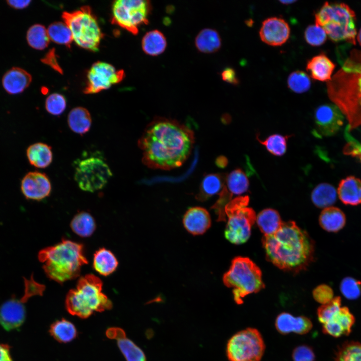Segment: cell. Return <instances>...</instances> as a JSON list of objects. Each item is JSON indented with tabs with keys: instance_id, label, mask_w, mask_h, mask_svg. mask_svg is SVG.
<instances>
[{
	"instance_id": "obj_1",
	"label": "cell",
	"mask_w": 361,
	"mask_h": 361,
	"mask_svg": "<svg viewBox=\"0 0 361 361\" xmlns=\"http://www.w3.org/2000/svg\"><path fill=\"white\" fill-rule=\"evenodd\" d=\"M194 142V132L188 126L158 117L147 125L137 144L143 164L151 168L169 170L184 163Z\"/></svg>"
},
{
	"instance_id": "obj_2",
	"label": "cell",
	"mask_w": 361,
	"mask_h": 361,
	"mask_svg": "<svg viewBox=\"0 0 361 361\" xmlns=\"http://www.w3.org/2000/svg\"><path fill=\"white\" fill-rule=\"evenodd\" d=\"M349 46L337 49L341 68L327 82L329 98L348 121L349 130L361 126V50Z\"/></svg>"
},
{
	"instance_id": "obj_3",
	"label": "cell",
	"mask_w": 361,
	"mask_h": 361,
	"mask_svg": "<svg viewBox=\"0 0 361 361\" xmlns=\"http://www.w3.org/2000/svg\"><path fill=\"white\" fill-rule=\"evenodd\" d=\"M267 260L284 271L298 273L312 262L314 243L294 221L283 222L279 229L262 239Z\"/></svg>"
},
{
	"instance_id": "obj_4",
	"label": "cell",
	"mask_w": 361,
	"mask_h": 361,
	"mask_svg": "<svg viewBox=\"0 0 361 361\" xmlns=\"http://www.w3.org/2000/svg\"><path fill=\"white\" fill-rule=\"evenodd\" d=\"M38 259L47 276L60 284L78 277L88 264L83 245L65 239L40 250Z\"/></svg>"
},
{
	"instance_id": "obj_5",
	"label": "cell",
	"mask_w": 361,
	"mask_h": 361,
	"mask_svg": "<svg viewBox=\"0 0 361 361\" xmlns=\"http://www.w3.org/2000/svg\"><path fill=\"white\" fill-rule=\"evenodd\" d=\"M101 280L91 274L81 277L75 288L70 290L65 300L66 307L73 315L86 318L95 312L112 308V303L102 290Z\"/></svg>"
},
{
	"instance_id": "obj_6",
	"label": "cell",
	"mask_w": 361,
	"mask_h": 361,
	"mask_svg": "<svg viewBox=\"0 0 361 361\" xmlns=\"http://www.w3.org/2000/svg\"><path fill=\"white\" fill-rule=\"evenodd\" d=\"M354 11L344 3H324L315 14V25L322 27L335 42L355 45L356 30Z\"/></svg>"
},
{
	"instance_id": "obj_7",
	"label": "cell",
	"mask_w": 361,
	"mask_h": 361,
	"mask_svg": "<svg viewBox=\"0 0 361 361\" xmlns=\"http://www.w3.org/2000/svg\"><path fill=\"white\" fill-rule=\"evenodd\" d=\"M223 281L227 287L233 289L234 300L238 304L243 303L244 297L265 287L261 271L247 257L234 258L230 269L223 275Z\"/></svg>"
},
{
	"instance_id": "obj_8",
	"label": "cell",
	"mask_w": 361,
	"mask_h": 361,
	"mask_svg": "<svg viewBox=\"0 0 361 361\" xmlns=\"http://www.w3.org/2000/svg\"><path fill=\"white\" fill-rule=\"evenodd\" d=\"M62 17L77 45L91 51H98L103 35L89 6L73 12H65Z\"/></svg>"
},
{
	"instance_id": "obj_9",
	"label": "cell",
	"mask_w": 361,
	"mask_h": 361,
	"mask_svg": "<svg viewBox=\"0 0 361 361\" xmlns=\"http://www.w3.org/2000/svg\"><path fill=\"white\" fill-rule=\"evenodd\" d=\"M249 197L239 196L231 200L225 206L228 221L225 237L231 243L239 245L250 238L252 225L256 220L254 210L248 207Z\"/></svg>"
},
{
	"instance_id": "obj_10",
	"label": "cell",
	"mask_w": 361,
	"mask_h": 361,
	"mask_svg": "<svg viewBox=\"0 0 361 361\" xmlns=\"http://www.w3.org/2000/svg\"><path fill=\"white\" fill-rule=\"evenodd\" d=\"M265 349L260 332L249 327L237 332L229 339L226 354L230 361H260Z\"/></svg>"
},
{
	"instance_id": "obj_11",
	"label": "cell",
	"mask_w": 361,
	"mask_h": 361,
	"mask_svg": "<svg viewBox=\"0 0 361 361\" xmlns=\"http://www.w3.org/2000/svg\"><path fill=\"white\" fill-rule=\"evenodd\" d=\"M75 165V180L85 192L102 189L112 176L108 165L100 157L92 156L77 160Z\"/></svg>"
},
{
	"instance_id": "obj_12",
	"label": "cell",
	"mask_w": 361,
	"mask_h": 361,
	"mask_svg": "<svg viewBox=\"0 0 361 361\" xmlns=\"http://www.w3.org/2000/svg\"><path fill=\"white\" fill-rule=\"evenodd\" d=\"M151 9L149 1H116L112 5V23L136 35L140 26L148 24Z\"/></svg>"
},
{
	"instance_id": "obj_13",
	"label": "cell",
	"mask_w": 361,
	"mask_h": 361,
	"mask_svg": "<svg viewBox=\"0 0 361 361\" xmlns=\"http://www.w3.org/2000/svg\"><path fill=\"white\" fill-rule=\"evenodd\" d=\"M125 76L123 70H116L111 64L98 61L89 70L86 86L84 93L94 94L110 88L120 82Z\"/></svg>"
},
{
	"instance_id": "obj_14",
	"label": "cell",
	"mask_w": 361,
	"mask_h": 361,
	"mask_svg": "<svg viewBox=\"0 0 361 361\" xmlns=\"http://www.w3.org/2000/svg\"><path fill=\"white\" fill-rule=\"evenodd\" d=\"M314 133L318 136H330L336 133L343 124L344 116L334 104L319 106L314 113Z\"/></svg>"
},
{
	"instance_id": "obj_15",
	"label": "cell",
	"mask_w": 361,
	"mask_h": 361,
	"mask_svg": "<svg viewBox=\"0 0 361 361\" xmlns=\"http://www.w3.org/2000/svg\"><path fill=\"white\" fill-rule=\"evenodd\" d=\"M290 33V27L287 22L281 18L276 17L265 20L259 31L261 40L273 46L284 44L289 38Z\"/></svg>"
},
{
	"instance_id": "obj_16",
	"label": "cell",
	"mask_w": 361,
	"mask_h": 361,
	"mask_svg": "<svg viewBox=\"0 0 361 361\" xmlns=\"http://www.w3.org/2000/svg\"><path fill=\"white\" fill-rule=\"evenodd\" d=\"M21 191L24 196L29 200L40 201L48 197L52 190L51 184L48 176L39 171L27 173L21 182Z\"/></svg>"
},
{
	"instance_id": "obj_17",
	"label": "cell",
	"mask_w": 361,
	"mask_h": 361,
	"mask_svg": "<svg viewBox=\"0 0 361 361\" xmlns=\"http://www.w3.org/2000/svg\"><path fill=\"white\" fill-rule=\"evenodd\" d=\"M22 300L11 298L0 306V324L7 331L18 329L24 322L26 311Z\"/></svg>"
},
{
	"instance_id": "obj_18",
	"label": "cell",
	"mask_w": 361,
	"mask_h": 361,
	"mask_svg": "<svg viewBox=\"0 0 361 361\" xmlns=\"http://www.w3.org/2000/svg\"><path fill=\"white\" fill-rule=\"evenodd\" d=\"M355 322V318L349 308L341 307L339 311L322 324V332L334 337L348 335Z\"/></svg>"
},
{
	"instance_id": "obj_19",
	"label": "cell",
	"mask_w": 361,
	"mask_h": 361,
	"mask_svg": "<svg viewBox=\"0 0 361 361\" xmlns=\"http://www.w3.org/2000/svg\"><path fill=\"white\" fill-rule=\"evenodd\" d=\"M275 326L282 334L291 332L299 334L308 333L312 328L311 320L304 316H295L288 312H282L276 318Z\"/></svg>"
},
{
	"instance_id": "obj_20",
	"label": "cell",
	"mask_w": 361,
	"mask_h": 361,
	"mask_svg": "<svg viewBox=\"0 0 361 361\" xmlns=\"http://www.w3.org/2000/svg\"><path fill=\"white\" fill-rule=\"evenodd\" d=\"M183 222L185 229L193 235H202L211 226L208 211L200 207L190 208L184 216Z\"/></svg>"
},
{
	"instance_id": "obj_21",
	"label": "cell",
	"mask_w": 361,
	"mask_h": 361,
	"mask_svg": "<svg viewBox=\"0 0 361 361\" xmlns=\"http://www.w3.org/2000/svg\"><path fill=\"white\" fill-rule=\"evenodd\" d=\"M32 80V76L29 72L21 68L14 67L4 75L2 85L8 93L16 95L24 92Z\"/></svg>"
},
{
	"instance_id": "obj_22",
	"label": "cell",
	"mask_w": 361,
	"mask_h": 361,
	"mask_svg": "<svg viewBox=\"0 0 361 361\" xmlns=\"http://www.w3.org/2000/svg\"><path fill=\"white\" fill-rule=\"evenodd\" d=\"M339 200L345 205L361 204V179L349 176L340 182L337 191Z\"/></svg>"
},
{
	"instance_id": "obj_23",
	"label": "cell",
	"mask_w": 361,
	"mask_h": 361,
	"mask_svg": "<svg viewBox=\"0 0 361 361\" xmlns=\"http://www.w3.org/2000/svg\"><path fill=\"white\" fill-rule=\"evenodd\" d=\"M335 67V64L325 54L320 53L308 61L306 70L313 79L328 82Z\"/></svg>"
},
{
	"instance_id": "obj_24",
	"label": "cell",
	"mask_w": 361,
	"mask_h": 361,
	"mask_svg": "<svg viewBox=\"0 0 361 361\" xmlns=\"http://www.w3.org/2000/svg\"><path fill=\"white\" fill-rule=\"evenodd\" d=\"M346 221L344 212L333 206L324 209L319 217L320 226L328 232H338L344 227Z\"/></svg>"
},
{
	"instance_id": "obj_25",
	"label": "cell",
	"mask_w": 361,
	"mask_h": 361,
	"mask_svg": "<svg viewBox=\"0 0 361 361\" xmlns=\"http://www.w3.org/2000/svg\"><path fill=\"white\" fill-rule=\"evenodd\" d=\"M27 156L31 164L39 168L48 167L53 160L51 147L42 142L29 146L27 149Z\"/></svg>"
},
{
	"instance_id": "obj_26",
	"label": "cell",
	"mask_w": 361,
	"mask_h": 361,
	"mask_svg": "<svg viewBox=\"0 0 361 361\" xmlns=\"http://www.w3.org/2000/svg\"><path fill=\"white\" fill-rule=\"evenodd\" d=\"M195 44L199 51L209 54L218 51L221 47L222 43L220 36L216 30L206 28L198 34Z\"/></svg>"
},
{
	"instance_id": "obj_27",
	"label": "cell",
	"mask_w": 361,
	"mask_h": 361,
	"mask_svg": "<svg viewBox=\"0 0 361 361\" xmlns=\"http://www.w3.org/2000/svg\"><path fill=\"white\" fill-rule=\"evenodd\" d=\"M118 262L110 250L101 248L94 254L93 267L100 275L107 276L113 273L117 269Z\"/></svg>"
},
{
	"instance_id": "obj_28",
	"label": "cell",
	"mask_w": 361,
	"mask_h": 361,
	"mask_svg": "<svg viewBox=\"0 0 361 361\" xmlns=\"http://www.w3.org/2000/svg\"><path fill=\"white\" fill-rule=\"evenodd\" d=\"M68 123L72 131L83 135L90 129L91 116L85 108L77 107L70 111L68 116Z\"/></svg>"
},
{
	"instance_id": "obj_29",
	"label": "cell",
	"mask_w": 361,
	"mask_h": 361,
	"mask_svg": "<svg viewBox=\"0 0 361 361\" xmlns=\"http://www.w3.org/2000/svg\"><path fill=\"white\" fill-rule=\"evenodd\" d=\"M226 177L219 173H211L205 176L196 199L200 201H205L217 194H219L225 186Z\"/></svg>"
},
{
	"instance_id": "obj_30",
	"label": "cell",
	"mask_w": 361,
	"mask_h": 361,
	"mask_svg": "<svg viewBox=\"0 0 361 361\" xmlns=\"http://www.w3.org/2000/svg\"><path fill=\"white\" fill-rule=\"evenodd\" d=\"M166 45L165 37L158 30L147 32L141 41V47L143 52L151 56H156L162 53L165 51Z\"/></svg>"
},
{
	"instance_id": "obj_31",
	"label": "cell",
	"mask_w": 361,
	"mask_h": 361,
	"mask_svg": "<svg viewBox=\"0 0 361 361\" xmlns=\"http://www.w3.org/2000/svg\"><path fill=\"white\" fill-rule=\"evenodd\" d=\"M256 221L259 228L264 235H270L276 232L283 223L279 213L271 208L261 211L256 216Z\"/></svg>"
},
{
	"instance_id": "obj_32",
	"label": "cell",
	"mask_w": 361,
	"mask_h": 361,
	"mask_svg": "<svg viewBox=\"0 0 361 361\" xmlns=\"http://www.w3.org/2000/svg\"><path fill=\"white\" fill-rule=\"evenodd\" d=\"M337 198L335 188L327 183L318 185L312 191L311 199L313 204L318 208H326L334 204Z\"/></svg>"
},
{
	"instance_id": "obj_33",
	"label": "cell",
	"mask_w": 361,
	"mask_h": 361,
	"mask_svg": "<svg viewBox=\"0 0 361 361\" xmlns=\"http://www.w3.org/2000/svg\"><path fill=\"white\" fill-rule=\"evenodd\" d=\"M70 227L72 230L81 237L91 236L96 229V223L93 217L88 213L81 212L72 219Z\"/></svg>"
},
{
	"instance_id": "obj_34",
	"label": "cell",
	"mask_w": 361,
	"mask_h": 361,
	"mask_svg": "<svg viewBox=\"0 0 361 361\" xmlns=\"http://www.w3.org/2000/svg\"><path fill=\"white\" fill-rule=\"evenodd\" d=\"M49 332L56 340L63 343L72 341L77 335L75 325L65 319L54 322L51 325Z\"/></svg>"
},
{
	"instance_id": "obj_35",
	"label": "cell",
	"mask_w": 361,
	"mask_h": 361,
	"mask_svg": "<svg viewBox=\"0 0 361 361\" xmlns=\"http://www.w3.org/2000/svg\"><path fill=\"white\" fill-rule=\"evenodd\" d=\"M26 39L31 47L39 50L46 48L50 40L47 30L41 24H35L29 28Z\"/></svg>"
},
{
	"instance_id": "obj_36",
	"label": "cell",
	"mask_w": 361,
	"mask_h": 361,
	"mask_svg": "<svg viewBox=\"0 0 361 361\" xmlns=\"http://www.w3.org/2000/svg\"><path fill=\"white\" fill-rule=\"evenodd\" d=\"M227 190L233 196L239 195L246 192L249 186V179L245 172L238 168L233 170L226 177Z\"/></svg>"
},
{
	"instance_id": "obj_37",
	"label": "cell",
	"mask_w": 361,
	"mask_h": 361,
	"mask_svg": "<svg viewBox=\"0 0 361 361\" xmlns=\"http://www.w3.org/2000/svg\"><path fill=\"white\" fill-rule=\"evenodd\" d=\"M50 40L61 45H64L68 47L73 40L71 30L65 23L61 22H55L51 24L47 30Z\"/></svg>"
},
{
	"instance_id": "obj_38",
	"label": "cell",
	"mask_w": 361,
	"mask_h": 361,
	"mask_svg": "<svg viewBox=\"0 0 361 361\" xmlns=\"http://www.w3.org/2000/svg\"><path fill=\"white\" fill-rule=\"evenodd\" d=\"M290 136L273 134L262 140L257 135L256 139L270 153L275 156H281L286 151L287 141Z\"/></svg>"
},
{
	"instance_id": "obj_39",
	"label": "cell",
	"mask_w": 361,
	"mask_h": 361,
	"mask_svg": "<svg viewBox=\"0 0 361 361\" xmlns=\"http://www.w3.org/2000/svg\"><path fill=\"white\" fill-rule=\"evenodd\" d=\"M334 361H361V343L346 341L339 346Z\"/></svg>"
},
{
	"instance_id": "obj_40",
	"label": "cell",
	"mask_w": 361,
	"mask_h": 361,
	"mask_svg": "<svg viewBox=\"0 0 361 361\" xmlns=\"http://www.w3.org/2000/svg\"><path fill=\"white\" fill-rule=\"evenodd\" d=\"M117 345L126 361H146L143 350L126 336L117 340Z\"/></svg>"
},
{
	"instance_id": "obj_41",
	"label": "cell",
	"mask_w": 361,
	"mask_h": 361,
	"mask_svg": "<svg viewBox=\"0 0 361 361\" xmlns=\"http://www.w3.org/2000/svg\"><path fill=\"white\" fill-rule=\"evenodd\" d=\"M287 85L289 88L293 92L302 93L310 89L311 80L306 73L301 71H296L289 75Z\"/></svg>"
},
{
	"instance_id": "obj_42",
	"label": "cell",
	"mask_w": 361,
	"mask_h": 361,
	"mask_svg": "<svg viewBox=\"0 0 361 361\" xmlns=\"http://www.w3.org/2000/svg\"><path fill=\"white\" fill-rule=\"evenodd\" d=\"M339 289L346 299L356 300L361 295V281L351 277H344L340 282Z\"/></svg>"
},
{
	"instance_id": "obj_43",
	"label": "cell",
	"mask_w": 361,
	"mask_h": 361,
	"mask_svg": "<svg viewBox=\"0 0 361 361\" xmlns=\"http://www.w3.org/2000/svg\"><path fill=\"white\" fill-rule=\"evenodd\" d=\"M341 307L340 297L336 296L329 302L321 305L317 310L318 321L323 324L337 313Z\"/></svg>"
},
{
	"instance_id": "obj_44",
	"label": "cell",
	"mask_w": 361,
	"mask_h": 361,
	"mask_svg": "<svg viewBox=\"0 0 361 361\" xmlns=\"http://www.w3.org/2000/svg\"><path fill=\"white\" fill-rule=\"evenodd\" d=\"M306 42L312 46H319L326 40L327 35L323 28L316 25H309L304 31Z\"/></svg>"
},
{
	"instance_id": "obj_45",
	"label": "cell",
	"mask_w": 361,
	"mask_h": 361,
	"mask_svg": "<svg viewBox=\"0 0 361 361\" xmlns=\"http://www.w3.org/2000/svg\"><path fill=\"white\" fill-rule=\"evenodd\" d=\"M66 107V101L63 95L59 93L50 95L45 101L46 110L52 115H61Z\"/></svg>"
},
{
	"instance_id": "obj_46",
	"label": "cell",
	"mask_w": 361,
	"mask_h": 361,
	"mask_svg": "<svg viewBox=\"0 0 361 361\" xmlns=\"http://www.w3.org/2000/svg\"><path fill=\"white\" fill-rule=\"evenodd\" d=\"M25 284V291L24 295L21 298L25 303L27 302L30 298L36 295H42L45 290V286L36 281L33 276H31L30 279L24 278Z\"/></svg>"
},
{
	"instance_id": "obj_47",
	"label": "cell",
	"mask_w": 361,
	"mask_h": 361,
	"mask_svg": "<svg viewBox=\"0 0 361 361\" xmlns=\"http://www.w3.org/2000/svg\"><path fill=\"white\" fill-rule=\"evenodd\" d=\"M349 131L347 125L344 132L347 143L343 148V153L356 157L361 161V143L352 137Z\"/></svg>"
},
{
	"instance_id": "obj_48",
	"label": "cell",
	"mask_w": 361,
	"mask_h": 361,
	"mask_svg": "<svg viewBox=\"0 0 361 361\" xmlns=\"http://www.w3.org/2000/svg\"><path fill=\"white\" fill-rule=\"evenodd\" d=\"M333 291L327 284H320L314 289L312 295L314 300L322 304L330 301L333 298Z\"/></svg>"
},
{
	"instance_id": "obj_49",
	"label": "cell",
	"mask_w": 361,
	"mask_h": 361,
	"mask_svg": "<svg viewBox=\"0 0 361 361\" xmlns=\"http://www.w3.org/2000/svg\"><path fill=\"white\" fill-rule=\"evenodd\" d=\"M293 361H314L315 354L311 347L307 345H300L293 350Z\"/></svg>"
},
{
	"instance_id": "obj_50",
	"label": "cell",
	"mask_w": 361,
	"mask_h": 361,
	"mask_svg": "<svg viewBox=\"0 0 361 361\" xmlns=\"http://www.w3.org/2000/svg\"><path fill=\"white\" fill-rule=\"evenodd\" d=\"M41 61L42 63L49 66L58 73L63 74V70L57 61L55 49L50 50L45 56L41 59Z\"/></svg>"
},
{
	"instance_id": "obj_51",
	"label": "cell",
	"mask_w": 361,
	"mask_h": 361,
	"mask_svg": "<svg viewBox=\"0 0 361 361\" xmlns=\"http://www.w3.org/2000/svg\"><path fill=\"white\" fill-rule=\"evenodd\" d=\"M222 79L225 82L234 85L238 84V79L236 71L233 68L227 67L225 68L221 73Z\"/></svg>"
},
{
	"instance_id": "obj_52",
	"label": "cell",
	"mask_w": 361,
	"mask_h": 361,
	"mask_svg": "<svg viewBox=\"0 0 361 361\" xmlns=\"http://www.w3.org/2000/svg\"><path fill=\"white\" fill-rule=\"evenodd\" d=\"M106 334L108 338L117 340L126 336L124 331L118 327L108 328L106 332Z\"/></svg>"
},
{
	"instance_id": "obj_53",
	"label": "cell",
	"mask_w": 361,
	"mask_h": 361,
	"mask_svg": "<svg viewBox=\"0 0 361 361\" xmlns=\"http://www.w3.org/2000/svg\"><path fill=\"white\" fill-rule=\"evenodd\" d=\"M11 346L0 343V361H13L10 353Z\"/></svg>"
},
{
	"instance_id": "obj_54",
	"label": "cell",
	"mask_w": 361,
	"mask_h": 361,
	"mask_svg": "<svg viewBox=\"0 0 361 361\" xmlns=\"http://www.w3.org/2000/svg\"><path fill=\"white\" fill-rule=\"evenodd\" d=\"M30 0H9L7 1V4L11 8L16 10H22L27 8L30 4Z\"/></svg>"
},
{
	"instance_id": "obj_55",
	"label": "cell",
	"mask_w": 361,
	"mask_h": 361,
	"mask_svg": "<svg viewBox=\"0 0 361 361\" xmlns=\"http://www.w3.org/2000/svg\"><path fill=\"white\" fill-rule=\"evenodd\" d=\"M228 163V160L224 156H221L217 159V164L220 167H225Z\"/></svg>"
},
{
	"instance_id": "obj_56",
	"label": "cell",
	"mask_w": 361,
	"mask_h": 361,
	"mask_svg": "<svg viewBox=\"0 0 361 361\" xmlns=\"http://www.w3.org/2000/svg\"><path fill=\"white\" fill-rule=\"evenodd\" d=\"M281 3L284 5H290L292 3H294L296 2V1H292V0H289V1H279Z\"/></svg>"
},
{
	"instance_id": "obj_57",
	"label": "cell",
	"mask_w": 361,
	"mask_h": 361,
	"mask_svg": "<svg viewBox=\"0 0 361 361\" xmlns=\"http://www.w3.org/2000/svg\"><path fill=\"white\" fill-rule=\"evenodd\" d=\"M357 40L358 43L361 46V28L360 29L358 33V34L357 35Z\"/></svg>"
},
{
	"instance_id": "obj_58",
	"label": "cell",
	"mask_w": 361,
	"mask_h": 361,
	"mask_svg": "<svg viewBox=\"0 0 361 361\" xmlns=\"http://www.w3.org/2000/svg\"><path fill=\"white\" fill-rule=\"evenodd\" d=\"M41 92L43 94H46L47 93L48 89H47V88H46L45 87H43L41 89Z\"/></svg>"
}]
</instances>
